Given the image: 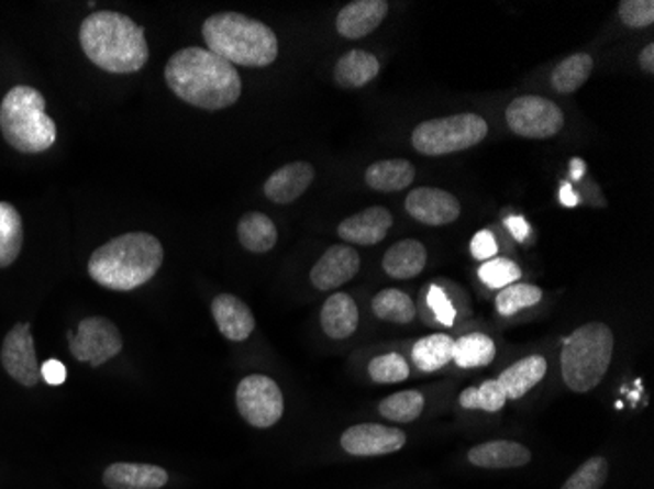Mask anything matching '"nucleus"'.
I'll use <instances>...</instances> for the list:
<instances>
[{
	"label": "nucleus",
	"instance_id": "obj_26",
	"mask_svg": "<svg viewBox=\"0 0 654 489\" xmlns=\"http://www.w3.org/2000/svg\"><path fill=\"white\" fill-rule=\"evenodd\" d=\"M240 243L252 253H269L278 241L277 225L269 215L247 212L237 223Z\"/></svg>",
	"mask_w": 654,
	"mask_h": 489
},
{
	"label": "nucleus",
	"instance_id": "obj_14",
	"mask_svg": "<svg viewBox=\"0 0 654 489\" xmlns=\"http://www.w3.org/2000/svg\"><path fill=\"white\" fill-rule=\"evenodd\" d=\"M361 255L350 245H333L315 263L310 280L318 290H332L347 285L359 273Z\"/></svg>",
	"mask_w": 654,
	"mask_h": 489
},
{
	"label": "nucleus",
	"instance_id": "obj_6",
	"mask_svg": "<svg viewBox=\"0 0 654 489\" xmlns=\"http://www.w3.org/2000/svg\"><path fill=\"white\" fill-rule=\"evenodd\" d=\"M613 356V333L601 321L586 323L566 338L561 353L563 380L576 393L594 390L608 374Z\"/></svg>",
	"mask_w": 654,
	"mask_h": 489
},
{
	"label": "nucleus",
	"instance_id": "obj_16",
	"mask_svg": "<svg viewBox=\"0 0 654 489\" xmlns=\"http://www.w3.org/2000/svg\"><path fill=\"white\" fill-rule=\"evenodd\" d=\"M315 170L306 160L288 163L285 167L275 170L265 182V196L275 204H290L304 195L310 185L314 182Z\"/></svg>",
	"mask_w": 654,
	"mask_h": 489
},
{
	"label": "nucleus",
	"instance_id": "obj_37",
	"mask_svg": "<svg viewBox=\"0 0 654 489\" xmlns=\"http://www.w3.org/2000/svg\"><path fill=\"white\" fill-rule=\"evenodd\" d=\"M478 276L488 288L502 290L506 286L516 285L520 280L521 268L510 258H490L480 267Z\"/></svg>",
	"mask_w": 654,
	"mask_h": 489
},
{
	"label": "nucleus",
	"instance_id": "obj_12",
	"mask_svg": "<svg viewBox=\"0 0 654 489\" xmlns=\"http://www.w3.org/2000/svg\"><path fill=\"white\" fill-rule=\"evenodd\" d=\"M406 445L402 429L386 427L377 423H363L345 429L341 435V446L353 456H383L400 451Z\"/></svg>",
	"mask_w": 654,
	"mask_h": 489
},
{
	"label": "nucleus",
	"instance_id": "obj_28",
	"mask_svg": "<svg viewBox=\"0 0 654 489\" xmlns=\"http://www.w3.org/2000/svg\"><path fill=\"white\" fill-rule=\"evenodd\" d=\"M453 345L455 341L443 333L420 338L412 348L413 365L422 373H435L453 360Z\"/></svg>",
	"mask_w": 654,
	"mask_h": 489
},
{
	"label": "nucleus",
	"instance_id": "obj_40",
	"mask_svg": "<svg viewBox=\"0 0 654 489\" xmlns=\"http://www.w3.org/2000/svg\"><path fill=\"white\" fill-rule=\"evenodd\" d=\"M470 253H473V257L476 260H485V263L496 257L498 243H496L492 232L483 230V232L476 233L475 237H473V243H470Z\"/></svg>",
	"mask_w": 654,
	"mask_h": 489
},
{
	"label": "nucleus",
	"instance_id": "obj_7",
	"mask_svg": "<svg viewBox=\"0 0 654 489\" xmlns=\"http://www.w3.org/2000/svg\"><path fill=\"white\" fill-rule=\"evenodd\" d=\"M488 124L478 114H455V116L433 118L415 125L412 132L413 149L430 157H441L451 153L466 152L486 140Z\"/></svg>",
	"mask_w": 654,
	"mask_h": 489
},
{
	"label": "nucleus",
	"instance_id": "obj_29",
	"mask_svg": "<svg viewBox=\"0 0 654 489\" xmlns=\"http://www.w3.org/2000/svg\"><path fill=\"white\" fill-rule=\"evenodd\" d=\"M594 71V59L588 54H574L558 63L551 75V85L558 95H573L586 85Z\"/></svg>",
	"mask_w": 654,
	"mask_h": 489
},
{
	"label": "nucleus",
	"instance_id": "obj_21",
	"mask_svg": "<svg viewBox=\"0 0 654 489\" xmlns=\"http://www.w3.org/2000/svg\"><path fill=\"white\" fill-rule=\"evenodd\" d=\"M468 460L478 468L506 470V468H521L529 464L531 453L525 446L513 443V441H490L485 445L470 448Z\"/></svg>",
	"mask_w": 654,
	"mask_h": 489
},
{
	"label": "nucleus",
	"instance_id": "obj_10",
	"mask_svg": "<svg viewBox=\"0 0 654 489\" xmlns=\"http://www.w3.org/2000/svg\"><path fill=\"white\" fill-rule=\"evenodd\" d=\"M67 338L73 358L79 363H89L92 368L104 365L124 348V338L117 325L107 318L82 320L75 333H67Z\"/></svg>",
	"mask_w": 654,
	"mask_h": 489
},
{
	"label": "nucleus",
	"instance_id": "obj_44",
	"mask_svg": "<svg viewBox=\"0 0 654 489\" xmlns=\"http://www.w3.org/2000/svg\"><path fill=\"white\" fill-rule=\"evenodd\" d=\"M561 202L565 205H578L580 204V198L578 196H574L573 187H570V182H563L561 185Z\"/></svg>",
	"mask_w": 654,
	"mask_h": 489
},
{
	"label": "nucleus",
	"instance_id": "obj_19",
	"mask_svg": "<svg viewBox=\"0 0 654 489\" xmlns=\"http://www.w3.org/2000/svg\"><path fill=\"white\" fill-rule=\"evenodd\" d=\"M102 481L108 489H162L169 481V474L155 464H110Z\"/></svg>",
	"mask_w": 654,
	"mask_h": 489
},
{
	"label": "nucleus",
	"instance_id": "obj_27",
	"mask_svg": "<svg viewBox=\"0 0 654 489\" xmlns=\"http://www.w3.org/2000/svg\"><path fill=\"white\" fill-rule=\"evenodd\" d=\"M24 227L19 210L9 202H0V268L10 267L22 251Z\"/></svg>",
	"mask_w": 654,
	"mask_h": 489
},
{
	"label": "nucleus",
	"instance_id": "obj_30",
	"mask_svg": "<svg viewBox=\"0 0 654 489\" xmlns=\"http://www.w3.org/2000/svg\"><path fill=\"white\" fill-rule=\"evenodd\" d=\"M496 356V345L485 333H468L455 341L453 345V360L461 368H483L488 366Z\"/></svg>",
	"mask_w": 654,
	"mask_h": 489
},
{
	"label": "nucleus",
	"instance_id": "obj_23",
	"mask_svg": "<svg viewBox=\"0 0 654 489\" xmlns=\"http://www.w3.org/2000/svg\"><path fill=\"white\" fill-rule=\"evenodd\" d=\"M428 263V251L422 241L402 240L386 251L383 257V268L388 276L396 280H408L422 275Z\"/></svg>",
	"mask_w": 654,
	"mask_h": 489
},
{
	"label": "nucleus",
	"instance_id": "obj_18",
	"mask_svg": "<svg viewBox=\"0 0 654 489\" xmlns=\"http://www.w3.org/2000/svg\"><path fill=\"white\" fill-rule=\"evenodd\" d=\"M212 318L220 333L233 343H242L245 338L252 337L255 330V318L250 305L232 293L215 296L212 302Z\"/></svg>",
	"mask_w": 654,
	"mask_h": 489
},
{
	"label": "nucleus",
	"instance_id": "obj_33",
	"mask_svg": "<svg viewBox=\"0 0 654 489\" xmlns=\"http://www.w3.org/2000/svg\"><path fill=\"white\" fill-rule=\"evenodd\" d=\"M541 298H543V290L539 286L516 282V285L506 286L496 296V310L503 318H511L528 308H533L535 303L541 302Z\"/></svg>",
	"mask_w": 654,
	"mask_h": 489
},
{
	"label": "nucleus",
	"instance_id": "obj_22",
	"mask_svg": "<svg viewBox=\"0 0 654 489\" xmlns=\"http://www.w3.org/2000/svg\"><path fill=\"white\" fill-rule=\"evenodd\" d=\"M545 374H547L545 356L531 355L508 366L500 374L498 382L502 386V390L506 391L508 400H520L545 378Z\"/></svg>",
	"mask_w": 654,
	"mask_h": 489
},
{
	"label": "nucleus",
	"instance_id": "obj_1",
	"mask_svg": "<svg viewBox=\"0 0 654 489\" xmlns=\"http://www.w3.org/2000/svg\"><path fill=\"white\" fill-rule=\"evenodd\" d=\"M169 89L190 107L224 110L242 97V77L232 63L204 47H185L165 67Z\"/></svg>",
	"mask_w": 654,
	"mask_h": 489
},
{
	"label": "nucleus",
	"instance_id": "obj_31",
	"mask_svg": "<svg viewBox=\"0 0 654 489\" xmlns=\"http://www.w3.org/2000/svg\"><path fill=\"white\" fill-rule=\"evenodd\" d=\"M373 312L378 320L392 321V323H410L415 318V303L402 290L386 288L373 298Z\"/></svg>",
	"mask_w": 654,
	"mask_h": 489
},
{
	"label": "nucleus",
	"instance_id": "obj_9",
	"mask_svg": "<svg viewBox=\"0 0 654 489\" xmlns=\"http://www.w3.org/2000/svg\"><path fill=\"white\" fill-rule=\"evenodd\" d=\"M235 401L242 418L255 429L273 427L285 413L282 391L273 378L263 374L243 378L235 391Z\"/></svg>",
	"mask_w": 654,
	"mask_h": 489
},
{
	"label": "nucleus",
	"instance_id": "obj_43",
	"mask_svg": "<svg viewBox=\"0 0 654 489\" xmlns=\"http://www.w3.org/2000/svg\"><path fill=\"white\" fill-rule=\"evenodd\" d=\"M639 65L643 71L654 73V44L643 47V52L639 54Z\"/></svg>",
	"mask_w": 654,
	"mask_h": 489
},
{
	"label": "nucleus",
	"instance_id": "obj_15",
	"mask_svg": "<svg viewBox=\"0 0 654 489\" xmlns=\"http://www.w3.org/2000/svg\"><path fill=\"white\" fill-rule=\"evenodd\" d=\"M392 227V214L385 205H373L361 210L359 214L343 220L337 233L343 241L353 245H377L385 240Z\"/></svg>",
	"mask_w": 654,
	"mask_h": 489
},
{
	"label": "nucleus",
	"instance_id": "obj_34",
	"mask_svg": "<svg viewBox=\"0 0 654 489\" xmlns=\"http://www.w3.org/2000/svg\"><path fill=\"white\" fill-rule=\"evenodd\" d=\"M506 391L498 380H486L480 388H466L461 396H458V403L465 410H483L488 413H496L502 411L506 405Z\"/></svg>",
	"mask_w": 654,
	"mask_h": 489
},
{
	"label": "nucleus",
	"instance_id": "obj_45",
	"mask_svg": "<svg viewBox=\"0 0 654 489\" xmlns=\"http://www.w3.org/2000/svg\"><path fill=\"white\" fill-rule=\"evenodd\" d=\"M584 170H586V165H584L583 159L570 160V177L574 180H580L584 177Z\"/></svg>",
	"mask_w": 654,
	"mask_h": 489
},
{
	"label": "nucleus",
	"instance_id": "obj_17",
	"mask_svg": "<svg viewBox=\"0 0 654 489\" xmlns=\"http://www.w3.org/2000/svg\"><path fill=\"white\" fill-rule=\"evenodd\" d=\"M388 2L386 0H355L350 2L345 9H341L335 20V27L340 36L347 40H361L373 34L388 14Z\"/></svg>",
	"mask_w": 654,
	"mask_h": 489
},
{
	"label": "nucleus",
	"instance_id": "obj_3",
	"mask_svg": "<svg viewBox=\"0 0 654 489\" xmlns=\"http://www.w3.org/2000/svg\"><path fill=\"white\" fill-rule=\"evenodd\" d=\"M163 257L157 237L144 232L124 233L90 255L89 275L102 288L130 292L157 275Z\"/></svg>",
	"mask_w": 654,
	"mask_h": 489
},
{
	"label": "nucleus",
	"instance_id": "obj_42",
	"mask_svg": "<svg viewBox=\"0 0 654 489\" xmlns=\"http://www.w3.org/2000/svg\"><path fill=\"white\" fill-rule=\"evenodd\" d=\"M506 227L510 230L511 235L518 241H525L529 237V225L521 215H510L506 218Z\"/></svg>",
	"mask_w": 654,
	"mask_h": 489
},
{
	"label": "nucleus",
	"instance_id": "obj_24",
	"mask_svg": "<svg viewBox=\"0 0 654 489\" xmlns=\"http://www.w3.org/2000/svg\"><path fill=\"white\" fill-rule=\"evenodd\" d=\"M380 73L377 55L363 49H353L350 54L341 55L335 63L333 79L341 89H363L370 80H375Z\"/></svg>",
	"mask_w": 654,
	"mask_h": 489
},
{
	"label": "nucleus",
	"instance_id": "obj_13",
	"mask_svg": "<svg viewBox=\"0 0 654 489\" xmlns=\"http://www.w3.org/2000/svg\"><path fill=\"white\" fill-rule=\"evenodd\" d=\"M406 210L415 222L440 227V225L457 222L461 215V202L447 190L422 187L415 188L408 195Z\"/></svg>",
	"mask_w": 654,
	"mask_h": 489
},
{
	"label": "nucleus",
	"instance_id": "obj_4",
	"mask_svg": "<svg viewBox=\"0 0 654 489\" xmlns=\"http://www.w3.org/2000/svg\"><path fill=\"white\" fill-rule=\"evenodd\" d=\"M208 49L233 67H269L278 57L277 34L240 12H220L202 24Z\"/></svg>",
	"mask_w": 654,
	"mask_h": 489
},
{
	"label": "nucleus",
	"instance_id": "obj_5",
	"mask_svg": "<svg viewBox=\"0 0 654 489\" xmlns=\"http://www.w3.org/2000/svg\"><path fill=\"white\" fill-rule=\"evenodd\" d=\"M0 132L10 147L26 155L54 147L57 127L45 114L44 95L27 85L10 89L0 104Z\"/></svg>",
	"mask_w": 654,
	"mask_h": 489
},
{
	"label": "nucleus",
	"instance_id": "obj_11",
	"mask_svg": "<svg viewBox=\"0 0 654 489\" xmlns=\"http://www.w3.org/2000/svg\"><path fill=\"white\" fill-rule=\"evenodd\" d=\"M0 363L12 380L34 388L42 380V365L37 363L34 335L30 323H16L4 337L0 348Z\"/></svg>",
	"mask_w": 654,
	"mask_h": 489
},
{
	"label": "nucleus",
	"instance_id": "obj_25",
	"mask_svg": "<svg viewBox=\"0 0 654 489\" xmlns=\"http://www.w3.org/2000/svg\"><path fill=\"white\" fill-rule=\"evenodd\" d=\"M415 169L408 159L377 160L365 170V182L377 192H400L410 187Z\"/></svg>",
	"mask_w": 654,
	"mask_h": 489
},
{
	"label": "nucleus",
	"instance_id": "obj_8",
	"mask_svg": "<svg viewBox=\"0 0 654 489\" xmlns=\"http://www.w3.org/2000/svg\"><path fill=\"white\" fill-rule=\"evenodd\" d=\"M508 127L520 137L528 140H548L555 137L565 127V114L553 100L525 95L511 100L506 108Z\"/></svg>",
	"mask_w": 654,
	"mask_h": 489
},
{
	"label": "nucleus",
	"instance_id": "obj_32",
	"mask_svg": "<svg viewBox=\"0 0 654 489\" xmlns=\"http://www.w3.org/2000/svg\"><path fill=\"white\" fill-rule=\"evenodd\" d=\"M425 408V398L422 391H398L380 401L378 413L395 423H412L420 418Z\"/></svg>",
	"mask_w": 654,
	"mask_h": 489
},
{
	"label": "nucleus",
	"instance_id": "obj_2",
	"mask_svg": "<svg viewBox=\"0 0 654 489\" xmlns=\"http://www.w3.org/2000/svg\"><path fill=\"white\" fill-rule=\"evenodd\" d=\"M79 42L85 55L102 71H142L149 59L144 27L112 10H100L82 20Z\"/></svg>",
	"mask_w": 654,
	"mask_h": 489
},
{
	"label": "nucleus",
	"instance_id": "obj_39",
	"mask_svg": "<svg viewBox=\"0 0 654 489\" xmlns=\"http://www.w3.org/2000/svg\"><path fill=\"white\" fill-rule=\"evenodd\" d=\"M428 308L435 315V320L443 323V325L451 327L455 323V308H453V303L448 300L445 290L440 288V286H430V290H428Z\"/></svg>",
	"mask_w": 654,
	"mask_h": 489
},
{
	"label": "nucleus",
	"instance_id": "obj_35",
	"mask_svg": "<svg viewBox=\"0 0 654 489\" xmlns=\"http://www.w3.org/2000/svg\"><path fill=\"white\" fill-rule=\"evenodd\" d=\"M368 374L378 384H400L410 378V366L402 355L386 353L370 360Z\"/></svg>",
	"mask_w": 654,
	"mask_h": 489
},
{
	"label": "nucleus",
	"instance_id": "obj_36",
	"mask_svg": "<svg viewBox=\"0 0 654 489\" xmlns=\"http://www.w3.org/2000/svg\"><path fill=\"white\" fill-rule=\"evenodd\" d=\"M608 474H610L608 460L601 456H594L574 471L561 489H601L608 480Z\"/></svg>",
	"mask_w": 654,
	"mask_h": 489
},
{
	"label": "nucleus",
	"instance_id": "obj_20",
	"mask_svg": "<svg viewBox=\"0 0 654 489\" xmlns=\"http://www.w3.org/2000/svg\"><path fill=\"white\" fill-rule=\"evenodd\" d=\"M320 321L328 337L341 341L351 337L359 327V308L350 293L335 292L323 303Z\"/></svg>",
	"mask_w": 654,
	"mask_h": 489
},
{
	"label": "nucleus",
	"instance_id": "obj_38",
	"mask_svg": "<svg viewBox=\"0 0 654 489\" xmlns=\"http://www.w3.org/2000/svg\"><path fill=\"white\" fill-rule=\"evenodd\" d=\"M619 19L629 27H646L654 22L653 0H621Z\"/></svg>",
	"mask_w": 654,
	"mask_h": 489
},
{
	"label": "nucleus",
	"instance_id": "obj_41",
	"mask_svg": "<svg viewBox=\"0 0 654 489\" xmlns=\"http://www.w3.org/2000/svg\"><path fill=\"white\" fill-rule=\"evenodd\" d=\"M42 378H44L45 382L52 384V386H62L65 382V378H67V370H65L64 363H59L55 358L45 360L44 365H42Z\"/></svg>",
	"mask_w": 654,
	"mask_h": 489
}]
</instances>
